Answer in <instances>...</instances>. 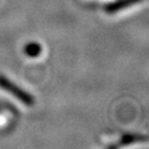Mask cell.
<instances>
[{"label":"cell","instance_id":"3957f363","mask_svg":"<svg viewBox=\"0 0 149 149\" xmlns=\"http://www.w3.org/2000/svg\"><path fill=\"white\" fill-rule=\"evenodd\" d=\"M42 52V47L36 42H31L25 47V53L30 57H36Z\"/></svg>","mask_w":149,"mask_h":149},{"label":"cell","instance_id":"7a4b0ae2","mask_svg":"<svg viewBox=\"0 0 149 149\" xmlns=\"http://www.w3.org/2000/svg\"><path fill=\"white\" fill-rule=\"evenodd\" d=\"M138 1H140V0H123V1H120V2L113 3V4L109 5V6L107 7V12H109V13L118 12L119 9L128 6V5L135 4V3H137Z\"/></svg>","mask_w":149,"mask_h":149},{"label":"cell","instance_id":"6da1fadb","mask_svg":"<svg viewBox=\"0 0 149 149\" xmlns=\"http://www.w3.org/2000/svg\"><path fill=\"white\" fill-rule=\"evenodd\" d=\"M0 87L4 89V90H6L7 92H9L15 97H17L20 102H23L24 105L32 106L34 104V98L30 94H28L23 89H21L17 85H15L12 81H9L8 79H6V78L1 76V74H0Z\"/></svg>","mask_w":149,"mask_h":149}]
</instances>
